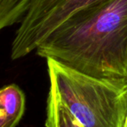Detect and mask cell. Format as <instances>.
<instances>
[{"label":"cell","mask_w":127,"mask_h":127,"mask_svg":"<svg viewBox=\"0 0 127 127\" xmlns=\"http://www.w3.org/2000/svg\"><path fill=\"white\" fill-rule=\"evenodd\" d=\"M35 52L87 75L127 84V0H97L80 9Z\"/></svg>","instance_id":"obj_1"},{"label":"cell","mask_w":127,"mask_h":127,"mask_svg":"<svg viewBox=\"0 0 127 127\" xmlns=\"http://www.w3.org/2000/svg\"><path fill=\"white\" fill-rule=\"evenodd\" d=\"M50 87L84 127H125L127 84L99 79L48 58Z\"/></svg>","instance_id":"obj_2"},{"label":"cell","mask_w":127,"mask_h":127,"mask_svg":"<svg viewBox=\"0 0 127 127\" xmlns=\"http://www.w3.org/2000/svg\"><path fill=\"white\" fill-rule=\"evenodd\" d=\"M97 0H30L12 40L10 57L18 60L39 45L67 18Z\"/></svg>","instance_id":"obj_3"},{"label":"cell","mask_w":127,"mask_h":127,"mask_svg":"<svg viewBox=\"0 0 127 127\" xmlns=\"http://www.w3.org/2000/svg\"><path fill=\"white\" fill-rule=\"evenodd\" d=\"M25 111V95L16 84L0 88V127H17Z\"/></svg>","instance_id":"obj_4"},{"label":"cell","mask_w":127,"mask_h":127,"mask_svg":"<svg viewBox=\"0 0 127 127\" xmlns=\"http://www.w3.org/2000/svg\"><path fill=\"white\" fill-rule=\"evenodd\" d=\"M46 127H84L49 86L46 109Z\"/></svg>","instance_id":"obj_5"},{"label":"cell","mask_w":127,"mask_h":127,"mask_svg":"<svg viewBox=\"0 0 127 127\" xmlns=\"http://www.w3.org/2000/svg\"><path fill=\"white\" fill-rule=\"evenodd\" d=\"M30 0H0V31L20 23Z\"/></svg>","instance_id":"obj_6"},{"label":"cell","mask_w":127,"mask_h":127,"mask_svg":"<svg viewBox=\"0 0 127 127\" xmlns=\"http://www.w3.org/2000/svg\"><path fill=\"white\" fill-rule=\"evenodd\" d=\"M125 127H127V117H126V124H125Z\"/></svg>","instance_id":"obj_7"}]
</instances>
